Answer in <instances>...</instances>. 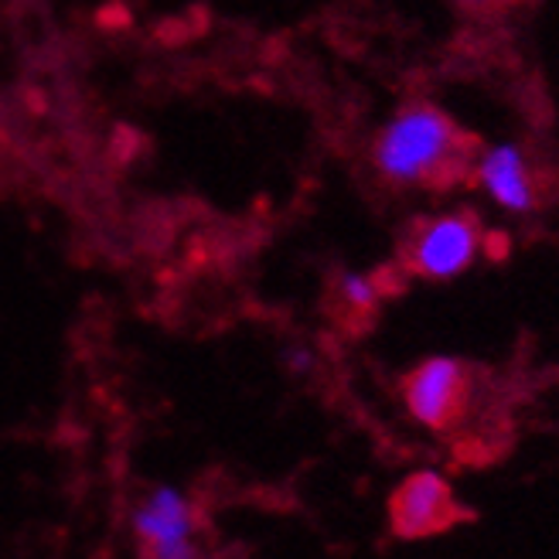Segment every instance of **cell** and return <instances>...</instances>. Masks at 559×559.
Here are the masks:
<instances>
[{"label": "cell", "mask_w": 559, "mask_h": 559, "mask_svg": "<svg viewBox=\"0 0 559 559\" xmlns=\"http://www.w3.org/2000/svg\"><path fill=\"white\" fill-rule=\"evenodd\" d=\"M461 130L437 106H406L376 140V167L393 185L440 181L457 164Z\"/></svg>", "instance_id": "cell-1"}, {"label": "cell", "mask_w": 559, "mask_h": 559, "mask_svg": "<svg viewBox=\"0 0 559 559\" xmlns=\"http://www.w3.org/2000/svg\"><path fill=\"white\" fill-rule=\"evenodd\" d=\"M471 519L474 512L454 498L451 481L440 471H413L389 495V528H393L396 539L406 543L433 539Z\"/></svg>", "instance_id": "cell-2"}, {"label": "cell", "mask_w": 559, "mask_h": 559, "mask_svg": "<svg viewBox=\"0 0 559 559\" xmlns=\"http://www.w3.org/2000/svg\"><path fill=\"white\" fill-rule=\"evenodd\" d=\"M403 400L416 424L427 430H451L461 424L471 400V372L461 358L451 355H433L403 379Z\"/></svg>", "instance_id": "cell-3"}, {"label": "cell", "mask_w": 559, "mask_h": 559, "mask_svg": "<svg viewBox=\"0 0 559 559\" xmlns=\"http://www.w3.org/2000/svg\"><path fill=\"white\" fill-rule=\"evenodd\" d=\"M478 249H481L478 222L467 212H454V215H440L430 226L419 229L409 260L419 276L451 280L474 263Z\"/></svg>", "instance_id": "cell-4"}, {"label": "cell", "mask_w": 559, "mask_h": 559, "mask_svg": "<svg viewBox=\"0 0 559 559\" xmlns=\"http://www.w3.org/2000/svg\"><path fill=\"white\" fill-rule=\"evenodd\" d=\"M130 525H133L136 543L194 539L199 512H194V501L181 488L157 485L136 501V509L130 512Z\"/></svg>", "instance_id": "cell-5"}, {"label": "cell", "mask_w": 559, "mask_h": 559, "mask_svg": "<svg viewBox=\"0 0 559 559\" xmlns=\"http://www.w3.org/2000/svg\"><path fill=\"white\" fill-rule=\"evenodd\" d=\"M478 181L491 199L509 212H533L536 209V185L528 178L525 154L515 144L491 147L478 164Z\"/></svg>", "instance_id": "cell-6"}, {"label": "cell", "mask_w": 559, "mask_h": 559, "mask_svg": "<svg viewBox=\"0 0 559 559\" xmlns=\"http://www.w3.org/2000/svg\"><path fill=\"white\" fill-rule=\"evenodd\" d=\"M338 297H342V304L348 307V311L369 314L376 307V300H379V287H376V280L369 273H342Z\"/></svg>", "instance_id": "cell-7"}, {"label": "cell", "mask_w": 559, "mask_h": 559, "mask_svg": "<svg viewBox=\"0 0 559 559\" xmlns=\"http://www.w3.org/2000/svg\"><path fill=\"white\" fill-rule=\"evenodd\" d=\"M140 559H199V546H194V539L140 543Z\"/></svg>", "instance_id": "cell-8"}, {"label": "cell", "mask_w": 559, "mask_h": 559, "mask_svg": "<svg viewBox=\"0 0 559 559\" xmlns=\"http://www.w3.org/2000/svg\"><path fill=\"white\" fill-rule=\"evenodd\" d=\"M280 361H284V369H287L290 376H297V379L311 376V372H314V366H318L314 352L307 348V345H287V348H284V355H280Z\"/></svg>", "instance_id": "cell-9"}, {"label": "cell", "mask_w": 559, "mask_h": 559, "mask_svg": "<svg viewBox=\"0 0 559 559\" xmlns=\"http://www.w3.org/2000/svg\"><path fill=\"white\" fill-rule=\"evenodd\" d=\"M464 8H491V4H498V0H461Z\"/></svg>", "instance_id": "cell-10"}]
</instances>
